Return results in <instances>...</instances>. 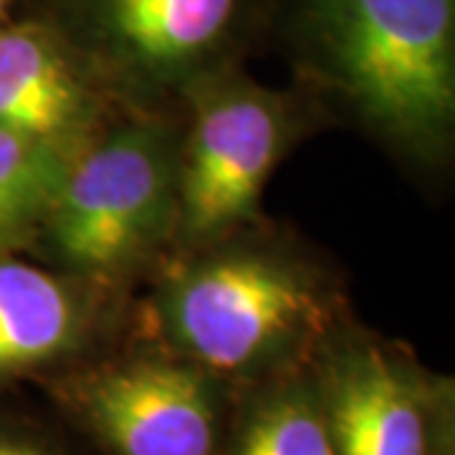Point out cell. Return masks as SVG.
<instances>
[{"label": "cell", "mask_w": 455, "mask_h": 455, "mask_svg": "<svg viewBox=\"0 0 455 455\" xmlns=\"http://www.w3.org/2000/svg\"><path fill=\"white\" fill-rule=\"evenodd\" d=\"M293 82L400 164L438 175L455 147V0H276Z\"/></svg>", "instance_id": "obj_2"}, {"label": "cell", "mask_w": 455, "mask_h": 455, "mask_svg": "<svg viewBox=\"0 0 455 455\" xmlns=\"http://www.w3.org/2000/svg\"><path fill=\"white\" fill-rule=\"evenodd\" d=\"M337 455H453V379L349 314L309 362Z\"/></svg>", "instance_id": "obj_7"}, {"label": "cell", "mask_w": 455, "mask_h": 455, "mask_svg": "<svg viewBox=\"0 0 455 455\" xmlns=\"http://www.w3.org/2000/svg\"><path fill=\"white\" fill-rule=\"evenodd\" d=\"M0 455H82L68 440L31 418L0 410Z\"/></svg>", "instance_id": "obj_12"}, {"label": "cell", "mask_w": 455, "mask_h": 455, "mask_svg": "<svg viewBox=\"0 0 455 455\" xmlns=\"http://www.w3.org/2000/svg\"><path fill=\"white\" fill-rule=\"evenodd\" d=\"M132 293L0 256V387L41 379L127 334Z\"/></svg>", "instance_id": "obj_8"}, {"label": "cell", "mask_w": 455, "mask_h": 455, "mask_svg": "<svg viewBox=\"0 0 455 455\" xmlns=\"http://www.w3.org/2000/svg\"><path fill=\"white\" fill-rule=\"evenodd\" d=\"M130 107L44 18L0 23V127L76 157Z\"/></svg>", "instance_id": "obj_9"}, {"label": "cell", "mask_w": 455, "mask_h": 455, "mask_svg": "<svg viewBox=\"0 0 455 455\" xmlns=\"http://www.w3.org/2000/svg\"><path fill=\"white\" fill-rule=\"evenodd\" d=\"M175 251L263 220L276 167L331 119L304 86L256 82L243 64L197 79L178 101Z\"/></svg>", "instance_id": "obj_4"}, {"label": "cell", "mask_w": 455, "mask_h": 455, "mask_svg": "<svg viewBox=\"0 0 455 455\" xmlns=\"http://www.w3.org/2000/svg\"><path fill=\"white\" fill-rule=\"evenodd\" d=\"M276 0H20L130 109H175L197 79L238 66L274 26Z\"/></svg>", "instance_id": "obj_5"}, {"label": "cell", "mask_w": 455, "mask_h": 455, "mask_svg": "<svg viewBox=\"0 0 455 455\" xmlns=\"http://www.w3.org/2000/svg\"><path fill=\"white\" fill-rule=\"evenodd\" d=\"M223 455H337L309 367L235 392Z\"/></svg>", "instance_id": "obj_10"}, {"label": "cell", "mask_w": 455, "mask_h": 455, "mask_svg": "<svg viewBox=\"0 0 455 455\" xmlns=\"http://www.w3.org/2000/svg\"><path fill=\"white\" fill-rule=\"evenodd\" d=\"M71 157L0 127V256L28 251Z\"/></svg>", "instance_id": "obj_11"}, {"label": "cell", "mask_w": 455, "mask_h": 455, "mask_svg": "<svg viewBox=\"0 0 455 455\" xmlns=\"http://www.w3.org/2000/svg\"><path fill=\"white\" fill-rule=\"evenodd\" d=\"M127 311V334L160 344L241 390L309 367L352 307L341 274L266 218L175 251Z\"/></svg>", "instance_id": "obj_1"}, {"label": "cell", "mask_w": 455, "mask_h": 455, "mask_svg": "<svg viewBox=\"0 0 455 455\" xmlns=\"http://www.w3.org/2000/svg\"><path fill=\"white\" fill-rule=\"evenodd\" d=\"M36 385L101 455H223L238 392L196 362L130 334Z\"/></svg>", "instance_id": "obj_6"}, {"label": "cell", "mask_w": 455, "mask_h": 455, "mask_svg": "<svg viewBox=\"0 0 455 455\" xmlns=\"http://www.w3.org/2000/svg\"><path fill=\"white\" fill-rule=\"evenodd\" d=\"M178 109H130L71 160L26 253L114 291L172 253L178 228Z\"/></svg>", "instance_id": "obj_3"}, {"label": "cell", "mask_w": 455, "mask_h": 455, "mask_svg": "<svg viewBox=\"0 0 455 455\" xmlns=\"http://www.w3.org/2000/svg\"><path fill=\"white\" fill-rule=\"evenodd\" d=\"M18 5H20V0H0V23L16 16Z\"/></svg>", "instance_id": "obj_13"}]
</instances>
